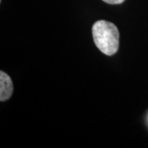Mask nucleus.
Here are the masks:
<instances>
[{"mask_svg":"<svg viewBox=\"0 0 148 148\" xmlns=\"http://www.w3.org/2000/svg\"><path fill=\"white\" fill-rule=\"evenodd\" d=\"M13 84L11 77L8 74L1 71L0 72V101H5L12 95Z\"/></svg>","mask_w":148,"mask_h":148,"instance_id":"f03ea898","label":"nucleus"},{"mask_svg":"<svg viewBox=\"0 0 148 148\" xmlns=\"http://www.w3.org/2000/svg\"><path fill=\"white\" fill-rule=\"evenodd\" d=\"M92 36L95 46L106 55L111 56L119 47V32L112 22L100 20L92 27Z\"/></svg>","mask_w":148,"mask_h":148,"instance_id":"f257e3e1","label":"nucleus"},{"mask_svg":"<svg viewBox=\"0 0 148 148\" xmlns=\"http://www.w3.org/2000/svg\"><path fill=\"white\" fill-rule=\"evenodd\" d=\"M103 1L109 4H120L122 3H123L125 0H103Z\"/></svg>","mask_w":148,"mask_h":148,"instance_id":"7ed1b4c3","label":"nucleus"}]
</instances>
